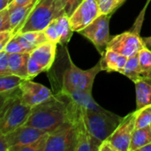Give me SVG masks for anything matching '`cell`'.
<instances>
[{"instance_id":"cell-36","label":"cell","mask_w":151,"mask_h":151,"mask_svg":"<svg viewBox=\"0 0 151 151\" xmlns=\"http://www.w3.org/2000/svg\"><path fill=\"white\" fill-rule=\"evenodd\" d=\"M98 151H117L116 149L114 148V146L110 142V141L108 140H104V142H102Z\"/></svg>"},{"instance_id":"cell-14","label":"cell","mask_w":151,"mask_h":151,"mask_svg":"<svg viewBox=\"0 0 151 151\" xmlns=\"http://www.w3.org/2000/svg\"><path fill=\"white\" fill-rule=\"evenodd\" d=\"M45 133L46 132L42 130L24 125L6 134H4V136L8 147V151H12L17 147L27 145L37 140Z\"/></svg>"},{"instance_id":"cell-15","label":"cell","mask_w":151,"mask_h":151,"mask_svg":"<svg viewBox=\"0 0 151 151\" xmlns=\"http://www.w3.org/2000/svg\"><path fill=\"white\" fill-rule=\"evenodd\" d=\"M58 96H65L69 100L73 101L85 111H103L104 110L101 107L93 98L92 93L81 91V90H75V89H67V90H58L55 93Z\"/></svg>"},{"instance_id":"cell-22","label":"cell","mask_w":151,"mask_h":151,"mask_svg":"<svg viewBox=\"0 0 151 151\" xmlns=\"http://www.w3.org/2000/svg\"><path fill=\"white\" fill-rule=\"evenodd\" d=\"M139 53V52H138ZM134 54L128 58L127 64L121 73V74L125 75L128 79H130L133 82L142 77V72L139 62V54Z\"/></svg>"},{"instance_id":"cell-24","label":"cell","mask_w":151,"mask_h":151,"mask_svg":"<svg viewBox=\"0 0 151 151\" xmlns=\"http://www.w3.org/2000/svg\"><path fill=\"white\" fill-rule=\"evenodd\" d=\"M24 80V78L15 74L0 75V93H8L15 90L19 88Z\"/></svg>"},{"instance_id":"cell-34","label":"cell","mask_w":151,"mask_h":151,"mask_svg":"<svg viewBox=\"0 0 151 151\" xmlns=\"http://www.w3.org/2000/svg\"><path fill=\"white\" fill-rule=\"evenodd\" d=\"M14 36V34L11 30L0 31V51L4 50L5 45L10 42V40Z\"/></svg>"},{"instance_id":"cell-26","label":"cell","mask_w":151,"mask_h":151,"mask_svg":"<svg viewBox=\"0 0 151 151\" xmlns=\"http://www.w3.org/2000/svg\"><path fill=\"white\" fill-rule=\"evenodd\" d=\"M136 123L135 129L148 127L151 124V104L142 109L136 110Z\"/></svg>"},{"instance_id":"cell-11","label":"cell","mask_w":151,"mask_h":151,"mask_svg":"<svg viewBox=\"0 0 151 151\" xmlns=\"http://www.w3.org/2000/svg\"><path fill=\"white\" fill-rule=\"evenodd\" d=\"M83 112L85 111L77 112L67 119L72 122L76 128L75 151H98L102 142L94 137L88 130Z\"/></svg>"},{"instance_id":"cell-41","label":"cell","mask_w":151,"mask_h":151,"mask_svg":"<svg viewBox=\"0 0 151 151\" xmlns=\"http://www.w3.org/2000/svg\"><path fill=\"white\" fill-rule=\"evenodd\" d=\"M150 1L151 0H147V3H148V4H150Z\"/></svg>"},{"instance_id":"cell-18","label":"cell","mask_w":151,"mask_h":151,"mask_svg":"<svg viewBox=\"0 0 151 151\" xmlns=\"http://www.w3.org/2000/svg\"><path fill=\"white\" fill-rule=\"evenodd\" d=\"M37 1L38 0H33L32 2H30L25 5L18 6L11 11L9 10L10 14H11L12 31L13 32L14 35L19 32V30L21 29L22 26L24 25L26 19H27L29 13L31 12V11L36 4Z\"/></svg>"},{"instance_id":"cell-13","label":"cell","mask_w":151,"mask_h":151,"mask_svg":"<svg viewBox=\"0 0 151 151\" xmlns=\"http://www.w3.org/2000/svg\"><path fill=\"white\" fill-rule=\"evenodd\" d=\"M19 89L22 103L31 108L42 104L53 96L47 87L35 82L31 79H25L20 84Z\"/></svg>"},{"instance_id":"cell-3","label":"cell","mask_w":151,"mask_h":151,"mask_svg":"<svg viewBox=\"0 0 151 151\" xmlns=\"http://www.w3.org/2000/svg\"><path fill=\"white\" fill-rule=\"evenodd\" d=\"M64 14L65 10L62 0H38L19 33L42 31L50 23Z\"/></svg>"},{"instance_id":"cell-16","label":"cell","mask_w":151,"mask_h":151,"mask_svg":"<svg viewBox=\"0 0 151 151\" xmlns=\"http://www.w3.org/2000/svg\"><path fill=\"white\" fill-rule=\"evenodd\" d=\"M101 56L102 58L99 61L101 69L108 73L116 72L121 73L128 59L127 57L108 49Z\"/></svg>"},{"instance_id":"cell-8","label":"cell","mask_w":151,"mask_h":151,"mask_svg":"<svg viewBox=\"0 0 151 151\" xmlns=\"http://www.w3.org/2000/svg\"><path fill=\"white\" fill-rule=\"evenodd\" d=\"M76 128L66 120L57 129L49 133L44 151H75Z\"/></svg>"},{"instance_id":"cell-27","label":"cell","mask_w":151,"mask_h":151,"mask_svg":"<svg viewBox=\"0 0 151 151\" xmlns=\"http://www.w3.org/2000/svg\"><path fill=\"white\" fill-rule=\"evenodd\" d=\"M25 37V39L35 49L36 47L42 45V43L48 42V38L45 33L42 31H29L26 33H20Z\"/></svg>"},{"instance_id":"cell-17","label":"cell","mask_w":151,"mask_h":151,"mask_svg":"<svg viewBox=\"0 0 151 151\" xmlns=\"http://www.w3.org/2000/svg\"><path fill=\"white\" fill-rule=\"evenodd\" d=\"M30 53L20 52L9 54V69L11 74L20 76L24 79L28 77V59Z\"/></svg>"},{"instance_id":"cell-10","label":"cell","mask_w":151,"mask_h":151,"mask_svg":"<svg viewBox=\"0 0 151 151\" xmlns=\"http://www.w3.org/2000/svg\"><path fill=\"white\" fill-rule=\"evenodd\" d=\"M102 14L97 0H83L69 17L73 32H80Z\"/></svg>"},{"instance_id":"cell-29","label":"cell","mask_w":151,"mask_h":151,"mask_svg":"<svg viewBox=\"0 0 151 151\" xmlns=\"http://www.w3.org/2000/svg\"><path fill=\"white\" fill-rule=\"evenodd\" d=\"M43 32L45 33V35H46V36H47L49 41L59 44V34H58V31L55 20H53L51 23H50L45 27Z\"/></svg>"},{"instance_id":"cell-37","label":"cell","mask_w":151,"mask_h":151,"mask_svg":"<svg viewBox=\"0 0 151 151\" xmlns=\"http://www.w3.org/2000/svg\"><path fill=\"white\" fill-rule=\"evenodd\" d=\"M0 151H8V147L3 134H0Z\"/></svg>"},{"instance_id":"cell-12","label":"cell","mask_w":151,"mask_h":151,"mask_svg":"<svg viewBox=\"0 0 151 151\" xmlns=\"http://www.w3.org/2000/svg\"><path fill=\"white\" fill-rule=\"evenodd\" d=\"M136 115L135 111L124 117L113 134L107 139L117 151H129L132 135L135 130Z\"/></svg>"},{"instance_id":"cell-20","label":"cell","mask_w":151,"mask_h":151,"mask_svg":"<svg viewBox=\"0 0 151 151\" xmlns=\"http://www.w3.org/2000/svg\"><path fill=\"white\" fill-rule=\"evenodd\" d=\"M151 142L150 127L135 129L133 133L129 151H138L142 146Z\"/></svg>"},{"instance_id":"cell-1","label":"cell","mask_w":151,"mask_h":151,"mask_svg":"<svg viewBox=\"0 0 151 151\" xmlns=\"http://www.w3.org/2000/svg\"><path fill=\"white\" fill-rule=\"evenodd\" d=\"M67 120V104L65 98L54 94L32 108L26 126L50 133Z\"/></svg>"},{"instance_id":"cell-9","label":"cell","mask_w":151,"mask_h":151,"mask_svg":"<svg viewBox=\"0 0 151 151\" xmlns=\"http://www.w3.org/2000/svg\"><path fill=\"white\" fill-rule=\"evenodd\" d=\"M139 30L131 28L129 31L112 36L108 43L107 49L116 51L127 58L137 54L144 46L142 37Z\"/></svg>"},{"instance_id":"cell-32","label":"cell","mask_w":151,"mask_h":151,"mask_svg":"<svg viewBox=\"0 0 151 151\" xmlns=\"http://www.w3.org/2000/svg\"><path fill=\"white\" fill-rule=\"evenodd\" d=\"M11 74L9 69V53L4 50L0 51V75Z\"/></svg>"},{"instance_id":"cell-25","label":"cell","mask_w":151,"mask_h":151,"mask_svg":"<svg viewBox=\"0 0 151 151\" xmlns=\"http://www.w3.org/2000/svg\"><path fill=\"white\" fill-rule=\"evenodd\" d=\"M49 133H45L37 140L20 147H17L12 151H44L46 143L48 141Z\"/></svg>"},{"instance_id":"cell-5","label":"cell","mask_w":151,"mask_h":151,"mask_svg":"<svg viewBox=\"0 0 151 151\" xmlns=\"http://www.w3.org/2000/svg\"><path fill=\"white\" fill-rule=\"evenodd\" d=\"M123 118L107 110L87 111L84 120L89 133L101 142L107 140L119 127Z\"/></svg>"},{"instance_id":"cell-6","label":"cell","mask_w":151,"mask_h":151,"mask_svg":"<svg viewBox=\"0 0 151 151\" xmlns=\"http://www.w3.org/2000/svg\"><path fill=\"white\" fill-rule=\"evenodd\" d=\"M58 43L48 41L36 47L31 53L28 59V77L33 80L42 72H49L56 58Z\"/></svg>"},{"instance_id":"cell-21","label":"cell","mask_w":151,"mask_h":151,"mask_svg":"<svg viewBox=\"0 0 151 151\" xmlns=\"http://www.w3.org/2000/svg\"><path fill=\"white\" fill-rule=\"evenodd\" d=\"M55 22H56L57 28L59 34V44L58 45H66L71 40V37L73 33L70 25L69 16H67L66 14H64L63 16L56 19Z\"/></svg>"},{"instance_id":"cell-19","label":"cell","mask_w":151,"mask_h":151,"mask_svg":"<svg viewBox=\"0 0 151 151\" xmlns=\"http://www.w3.org/2000/svg\"><path fill=\"white\" fill-rule=\"evenodd\" d=\"M134 83L136 89V110L151 104V81L141 78Z\"/></svg>"},{"instance_id":"cell-40","label":"cell","mask_w":151,"mask_h":151,"mask_svg":"<svg viewBox=\"0 0 151 151\" xmlns=\"http://www.w3.org/2000/svg\"><path fill=\"white\" fill-rule=\"evenodd\" d=\"M138 151H151V142L144 145V146H142V148L139 149Z\"/></svg>"},{"instance_id":"cell-28","label":"cell","mask_w":151,"mask_h":151,"mask_svg":"<svg viewBox=\"0 0 151 151\" xmlns=\"http://www.w3.org/2000/svg\"><path fill=\"white\" fill-rule=\"evenodd\" d=\"M126 0H97L101 12L104 14H112L119 8Z\"/></svg>"},{"instance_id":"cell-30","label":"cell","mask_w":151,"mask_h":151,"mask_svg":"<svg viewBox=\"0 0 151 151\" xmlns=\"http://www.w3.org/2000/svg\"><path fill=\"white\" fill-rule=\"evenodd\" d=\"M4 30L12 31L11 14L7 7L3 10H0V31H4Z\"/></svg>"},{"instance_id":"cell-31","label":"cell","mask_w":151,"mask_h":151,"mask_svg":"<svg viewBox=\"0 0 151 151\" xmlns=\"http://www.w3.org/2000/svg\"><path fill=\"white\" fill-rule=\"evenodd\" d=\"M5 52L12 54V53H20V52H25L20 42H19L18 38L16 35H14L10 42L5 45V47L4 48V50Z\"/></svg>"},{"instance_id":"cell-23","label":"cell","mask_w":151,"mask_h":151,"mask_svg":"<svg viewBox=\"0 0 151 151\" xmlns=\"http://www.w3.org/2000/svg\"><path fill=\"white\" fill-rule=\"evenodd\" d=\"M138 54L142 77L147 81H151V50L144 45Z\"/></svg>"},{"instance_id":"cell-43","label":"cell","mask_w":151,"mask_h":151,"mask_svg":"<svg viewBox=\"0 0 151 151\" xmlns=\"http://www.w3.org/2000/svg\"><path fill=\"white\" fill-rule=\"evenodd\" d=\"M12 0H10V3H11V2H12Z\"/></svg>"},{"instance_id":"cell-33","label":"cell","mask_w":151,"mask_h":151,"mask_svg":"<svg viewBox=\"0 0 151 151\" xmlns=\"http://www.w3.org/2000/svg\"><path fill=\"white\" fill-rule=\"evenodd\" d=\"M62 2L65 6V14L70 17L76 8L83 2V0H62Z\"/></svg>"},{"instance_id":"cell-38","label":"cell","mask_w":151,"mask_h":151,"mask_svg":"<svg viewBox=\"0 0 151 151\" xmlns=\"http://www.w3.org/2000/svg\"><path fill=\"white\" fill-rule=\"evenodd\" d=\"M142 41H143L144 45L147 48H149L150 50H151V36H149V37H142Z\"/></svg>"},{"instance_id":"cell-4","label":"cell","mask_w":151,"mask_h":151,"mask_svg":"<svg viewBox=\"0 0 151 151\" xmlns=\"http://www.w3.org/2000/svg\"><path fill=\"white\" fill-rule=\"evenodd\" d=\"M101 71L100 62L88 70L79 68L74 65L68 53L67 65L61 74V86L58 90L75 89L92 93L95 79Z\"/></svg>"},{"instance_id":"cell-39","label":"cell","mask_w":151,"mask_h":151,"mask_svg":"<svg viewBox=\"0 0 151 151\" xmlns=\"http://www.w3.org/2000/svg\"><path fill=\"white\" fill-rule=\"evenodd\" d=\"M10 4V0H0V10L6 8Z\"/></svg>"},{"instance_id":"cell-2","label":"cell","mask_w":151,"mask_h":151,"mask_svg":"<svg viewBox=\"0 0 151 151\" xmlns=\"http://www.w3.org/2000/svg\"><path fill=\"white\" fill-rule=\"evenodd\" d=\"M0 134H6L27 123L32 108L22 103L19 88L12 92L0 93Z\"/></svg>"},{"instance_id":"cell-35","label":"cell","mask_w":151,"mask_h":151,"mask_svg":"<svg viewBox=\"0 0 151 151\" xmlns=\"http://www.w3.org/2000/svg\"><path fill=\"white\" fill-rule=\"evenodd\" d=\"M32 1H33V0H12V1L9 4V5L7 6V8L11 11V10H12V9H14V8H16V7H18V6L25 5V4H27L32 2Z\"/></svg>"},{"instance_id":"cell-7","label":"cell","mask_w":151,"mask_h":151,"mask_svg":"<svg viewBox=\"0 0 151 151\" xmlns=\"http://www.w3.org/2000/svg\"><path fill=\"white\" fill-rule=\"evenodd\" d=\"M111 16V14L102 13L91 24L79 32V34L94 44L101 55L106 50L108 43L111 39L110 35Z\"/></svg>"},{"instance_id":"cell-42","label":"cell","mask_w":151,"mask_h":151,"mask_svg":"<svg viewBox=\"0 0 151 151\" xmlns=\"http://www.w3.org/2000/svg\"><path fill=\"white\" fill-rule=\"evenodd\" d=\"M150 129H151V124H150Z\"/></svg>"}]
</instances>
